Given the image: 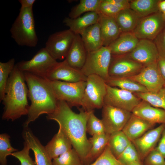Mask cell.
<instances>
[{"instance_id":"cell-34","label":"cell","mask_w":165,"mask_h":165,"mask_svg":"<svg viewBox=\"0 0 165 165\" xmlns=\"http://www.w3.org/2000/svg\"><path fill=\"white\" fill-rule=\"evenodd\" d=\"M15 60L12 58L6 62H0V100L4 98L6 84L15 65Z\"/></svg>"},{"instance_id":"cell-12","label":"cell","mask_w":165,"mask_h":165,"mask_svg":"<svg viewBox=\"0 0 165 165\" xmlns=\"http://www.w3.org/2000/svg\"><path fill=\"white\" fill-rule=\"evenodd\" d=\"M165 25V20L159 12L142 18L133 32L139 39L153 41Z\"/></svg>"},{"instance_id":"cell-20","label":"cell","mask_w":165,"mask_h":165,"mask_svg":"<svg viewBox=\"0 0 165 165\" xmlns=\"http://www.w3.org/2000/svg\"><path fill=\"white\" fill-rule=\"evenodd\" d=\"M132 113L154 124H165V110L154 107L144 101L142 100Z\"/></svg>"},{"instance_id":"cell-8","label":"cell","mask_w":165,"mask_h":165,"mask_svg":"<svg viewBox=\"0 0 165 165\" xmlns=\"http://www.w3.org/2000/svg\"><path fill=\"white\" fill-rule=\"evenodd\" d=\"M57 63L44 47L40 49L31 59L22 61L16 64L23 72H29L46 79Z\"/></svg>"},{"instance_id":"cell-42","label":"cell","mask_w":165,"mask_h":165,"mask_svg":"<svg viewBox=\"0 0 165 165\" xmlns=\"http://www.w3.org/2000/svg\"><path fill=\"white\" fill-rule=\"evenodd\" d=\"M143 165H165V158L155 148L145 158Z\"/></svg>"},{"instance_id":"cell-38","label":"cell","mask_w":165,"mask_h":165,"mask_svg":"<svg viewBox=\"0 0 165 165\" xmlns=\"http://www.w3.org/2000/svg\"><path fill=\"white\" fill-rule=\"evenodd\" d=\"M117 159L123 165H130L135 162H141L138 151L132 142Z\"/></svg>"},{"instance_id":"cell-3","label":"cell","mask_w":165,"mask_h":165,"mask_svg":"<svg viewBox=\"0 0 165 165\" xmlns=\"http://www.w3.org/2000/svg\"><path fill=\"white\" fill-rule=\"evenodd\" d=\"M25 82L24 72L16 64L10 75L2 101L4 106L2 119L13 121L27 115L30 106Z\"/></svg>"},{"instance_id":"cell-37","label":"cell","mask_w":165,"mask_h":165,"mask_svg":"<svg viewBox=\"0 0 165 165\" xmlns=\"http://www.w3.org/2000/svg\"><path fill=\"white\" fill-rule=\"evenodd\" d=\"M86 132L93 136L105 133L104 126L101 119L97 118L91 111L88 117L86 125Z\"/></svg>"},{"instance_id":"cell-40","label":"cell","mask_w":165,"mask_h":165,"mask_svg":"<svg viewBox=\"0 0 165 165\" xmlns=\"http://www.w3.org/2000/svg\"><path fill=\"white\" fill-rule=\"evenodd\" d=\"M30 149L28 145L24 142L22 150L13 152L11 155L17 158L20 162L21 165H36L35 161L30 156Z\"/></svg>"},{"instance_id":"cell-10","label":"cell","mask_w":165,"mask_h":165,"mask_svg":"<svg viewBox=\"0 0 165 165\" xmlns=\"http://www.w3.org/2000/svg\"><path fill=\"white\" fill-rule=\"evenodd\" d=\"M132 113L123 109L104 104L102 108V120L105 133L110 134L122 130Z\"/></svg>"},{"instance_id":"cell-18","label":"cell","mask_w":165,"mask_h":165,"mask_svg":"<svg viewBox=\"0 0 165 165\" xmlns=\"http://www.w3.org/2000/svg\"><path fill=\"white\" fill-rule=\"evenodd\" d=\"M23 137L24 142L34 152L36 165H53L52 160L50 157L45 147L28 127H24Z\"/></svg>"},{"instance_id":"cell-49","label":"cell","mask_w":165,"mask_h":165,"mask_svg":"<svg viewBox=\"0 0 165 165\" xmlns=\"http://www.w3.org/2000/svg\"><path fill=\"white\" fill-rule=\"evenodd\" d=\"M130 165H143L141 161H137L131 163Z\"/></svg>"},{"instance_id":"cell-5","label":"cell","mask_w":165,"mask_h":165,"mask_svg":"<svg viewBox=\"0 0 165 165\" xmlns=\"http://www.w3.org/2000/svg\"><path fill=\"white\" fill-rule=\"evenodd\" d=\"M86 82L82 100V108L88 112L102 108L107 92L105 80L97 75H92L87 77Z\"/></svg>"},{"instance_id":"cell-2","label":"cell","mask_w":165,"mask_h":165,"mask_svg":"<svg viewBox=\"0 0 165 165\" xmlns=\"http://www.w3.org/2000/svg\"><path fill=\"white\" fill-rule=\"evenodd\" d=\"M31 101L24 127L41 115L52 113L57 106V100L48 80L28 72H23Z\"/></svg>"},{"instance_id":"cell-16","label":"cell","mask_w":165,"mask_h":165,"mask_svg":"<svg viewBox=\"0 0 165 165\" xmlns=\"http://www.w3.org/2000/svg\"><path fill=\"white\" fill-rule=\"evenodd\" d=\"M87 79V77L81 70L72 67L64 60L57 62L49 73L46 79L51 81L75 82L86 81Z\"/></svg>"},{"instance_id":"cell-28","label":"cell","mask_w":165,"mask_h":165,"mask_svg":"<svg viewBox=\"0 0 165 165\" xmlns=\"http://www.w3.org/2000/svg\"><path fill=\"white\" fill-rule=\"evenodd\" d=\"M110 134L104 133L92 136L89 139L91 147L84 162V165L94 161L103 152L108 144Z\"/></svg>"},{"instance_id":"cell-22","label":"cell","mask_w":165,"mask_h":165,"mask_svg":"<svg viewBox=\"0 0 165 165\" xmlns=\"http://www.w3.org/2000/svg\"><path fill=\"white\" fill-rule=\"evenodd\" d=\"M139 41L133 32L122 33L108 47L110 50L112 56H124L134 49Z\"/></svg>"},{"instance_id":"cell-24","label":"cell","mask_w":165,"mask_h":165,"mask_svg":"<svg viewBox=\"0 0 165 165\" xmlns=\"http://www.w3.org/2000/svg\"><path fill=\"white\" fill-rule=\"evenodd\" d=\"M98 22L103 41V46L108 47L122 33L115 18L99 14Z\"/></svg>"},{"instance_id":"cell-36","label":"cell","mask_w":165,"mask_h":165,"mask_svg":"<svg viewBox=\"0 0 165 165\" xmlns=\"http://www.w3.org/2000/svg\"><path fill=\"white\" fill-rule=\"evenodd\" d=\"M10 136L7 134L0 135V165H7V157L18 150L11 145Z\"/></svg>"},{"instance_id":"cell-29","label":"cell","mask_w":165,"mask_h":165,"mask_svg":"<svg viewBox=\"0 0 165 165\" xmlns=\"http://www.w3.org/2000/svg\"><path fill=\"white\" fill-rule=\"evenodd\" d=\"M105 81L110 86L118 87L134 94L148 92L144 86L129 78H109Z\"/></svg>"},{"instance_id":"cell-19","label":"cell","mask_w":165,"mask_h":165,"mask_svg":"<svg viewBox=\"0 0 165 165\" xmlns=\"http://www.w3.org/2000/svg\"><path fill=\"white\" fill-rule=\"evenodd\" d=\"M59 126L58 132L45 146L50 158L53 160L73 148L69 139Z\"/></svg>"},{"instance_id":"cell-47","label":"cell","mask_w":165,"mask_h":165,"mask_svg":"<svg viewBox=\"0 0 165 165\" xmlns=\"http://www.w3.org/2000/svg\"><path fill=\"white\" fill-rule=\"evenodd\" d=\"M35 0H19L21 7L20 9L33 8Z\"/></svg>"},{"instance_id":"cell-4","label":"cell","mask_w":165,"mask_h":165,"mask_svg":"<svg viewBox=\"0 0 165 165\" xmlns=\"http://www.w3.org/2000/svg\"><path fill=\"white\" fill-rule=\"evenodd\" d=\"M10 31L12 38L19 46L35 47L37 45L38 38L33 8L20 9Z\"/></svg>"},{"instance_id":"cell-27","label":"cell","mask_w":165,"mask_h":165,"mask_svg":"<svg viewBox=\"0 0 165 165\" xmlns=\"http://www.w3.org/2000/svg\"><path fill=\"white\" fill-rule=\"evenodd\" d=\"M142 18L130 8L121 10L115 19L122 33L133 32Z\"/></svg>"},{"instance_id":"cell-11","label":"cell","mask_w":165,"mask_h":165,"mask_svg":"<svg viewBox=\"0 0 165 165\" xmlns=\"http://www.w3.org/2000/svg\"><path fill=\"white\" fill-rule=\"evenodd\" d=\"M141 100L133 93L107 84V92L104 98V104L132 112Z\"/></svg>"},{"instance_id":"cell-35","label":"cell","mask_w":165,"mask_h":165,"mask_svg":"<svg viewBox=\"0 0 165 165\" xmlns=\"http://www.w3.org/2000/svg\"><path fill=\"white\" fill-rule=\"evenodd\" d=\"M53 165H84L79 154L73 148L52 160Z\"/></svg>"},{"instance_id":"cell-9","label":"cell","mask_w":165,"mask_h":165,"mask_svg":"<svg viewBox=\"0 0 165 165\" xmlns=\"http://www.w3.org/2000/svg\"><path fill=\"white\" fill-rule=\"evenodd\" d=\"M75 34L70 29L51 35L46 42L45 48L55 60L65 59Z\"/></svg>"},{"instance_id":"cell-13","label":"cell","mask_w":165,"mask_h":165,"mask_svg":"<svg viewBox=\"0 0 165 165\" xmlns=\"http://www.w3.org/2000/svg\"><path fill=\"white\" fill-rule=\"evenodd\" d=\"M128 78L140 83L150 93L156 92L165 86L157 61L144 66L137 75Z\"/></svg>"},{"instance_id":"cell-48","label":"cell","mask_w":165,"mask_h":165,"mask_svg":"<svg viewBox=\"0 0 165 165\" xmlns=\"http://www.w3.org/2000/svg\"><path fill=\"white\" fill-rule=\"evenodd\" d=\"M158 6L159 11L162 13H165V0L159 1Z\"/></svg>"},{"instance_id":"cell-17","label":"cell","mask_w":165,"mask_h":165,"mask_svg":"<svg viewBox=\"0 0 165 165\" xmlns=\"http://www.w3.org/2000/svg\"><path fill=\"white\" fill-rule=\"evenodd\" d=\"M165 128V124L148 130L139 138L132 142L136 148L141 161L144 160L147 155L155 148Z\"/></svg>"},{"instance_id":"cell-14","label":"cell","mask_w":165,"mask_h":165,"mask_svg":"<svg viewBox=\"0 0 165 165\" xmlns=\"http://www.w3.org/2000/svg\"><path fill=\"white\" fill-rule=\"evenodd\" d=\"M144 66L126 55L112 56L108 69L109 78L130 77L138 74Z\"/></svg>"},{"instance_id":"cell-33","label":"cell","mask_w":165,"mask_h":165,"mask_svg":"<svg viewBox=\"0 0 165 165\" xmlns=\"http://www.w3.org/2000/svg\"><path fill=\"white\" fill-rule=\"evenodd\" d=\"M134 94L152 106L165 110V86L155 93H137Z\"/></svg>"},{"instance_id":"cell-30","label":"cell","mask_w":165,"mask_h":165,"mask_svg":"<svg viewBox=\"0 0 165 165\" xmlns=\"http://www.w3.org/2000/svg\"><path fill=\"white\" fill-rule=\"evenodd\" d=\"M131 142L121 130L110 134L108 145L112 154L118 159Z\"/></svg>"},{"instance_id":"cell-15","label":"cell","mask_w":165,"mask_h":165,"mask_svg":"<svg viewBox=\"0 0 165 165\" xmlns=\"http://www.w3.org/2000/svg\"><path fill=\"white\" fill-rule=\"evenodd\" d=\"M126 56L145 66L156 62L159 57L153 41L139 39L134 49Z\"/></svg>"},{"instance_id":"cell-21","label":"cell","mask_w":165,"mask_h":165,"mask_svg":"<svg viewBox=\"0 0 165 165\" xmlns=\"http://www.w3.org/2000/svg\"><path fill=\"white\" fill-rule=\"evenodd\" d=\"M87 52L80 35L75 36L65 60L72 67L81 70L86 58Z\"/></svg>"},{"instance_id":"cell-39","label":"cell","mask_w":165,"mask_h":165,"mask_svg":"<svg viewBox=\"0 0 165 165\" xmlns=\"http://www.w3.org/2000/svg\"><path fill=\"white\" fill-rule=\"evenodd\" d=\"M85 165H123L111 152L107 145L102 154L93 162Z\"/></svg>"},{"instance_id":"cell-50","label":"cell","mask_w":165,"mask_h":165,"mask_svg":"<svg viewBox=\"0 0 165 165\" xmlns=\"http://www.w3.org/2000/svg\"><path fill=\"white\" fill-rule=\"evenodd\" d=\"M163 16L164 18V19L165 20V13H162Z\"/></svg>"},{"instance_id":"cell-44","label":"cell","mask_w":165,"mask_h":165,"mask_svg":"<svg viewBox=\"0 0 165 165\" xmlns=\"http://www.w3.org/2000/svg\"><path fill=\"white\" fill-rule=\"evenodd\" d=\"M120 10L130 8V2L129 0H107Z\"/></svg>"},{"instance_id":"cell-1","label":"cell","mask_w":165,"mask_h":165,"mask_svg":"<svg viewBox=\"0 0 165 165\" xmlns=\"http://www.w3.org/2000/svg\"><path fill=\"white\" fill-rule=\"evenodd\" d=\"M79 109V112L76 113L66 101L57 100L55 110L46 117L48 120L55 121L61 127L84 164L91 147L86 136V125L91 111H87L82 108Z\"/></svg>"},{"instance_id":"cell-31","label":"cell","mask_w":165,"mask_h":165,"mask_svg":"<svg viewBox=\"0 0 165 165\" xmlns=\"http://www.w3.org/2000/svg\"><path fill=\"white\" fill-rule=\"evenodd\" d=\"M160 0H130V8L143 18L159 11Z\"/></svg>"},{"instance_id":"cell-43","label":"cell","mask_w":165,"mask_h":165,"mask_svg":"<svg viewBox=\"0 0 165 165\" xmlns=\"http://www.w3.org/2000/svg\"><path fill=\"white\" fill-rule=\"evenodd\" d=\"M159 57H165V27L153 40Z\"/></svg>"},{"instance_id":"cell-6","label":"cell","mask_w":165,"mask_h":165,"mask_svg":"<svg viewBox=\"0 0 165 165\" xmlns=\"http://www.w3.org/2000/svg\"><path fill=\"white\" fill-rule=\"evenodd\" d=\"M111 57L108 47L103 46L97 50L87 52L85 63L81 70L87 77L95 75L106 81L109 78L108 69Z\"/></svg>"},{"instance_id":"cell-23","label":"cell","mask_w":165,"mask_h":165,"mask_svg":"<svg viewBox=\"0 0 165 165\" xmlns=\"http://www.w3.org/2000/svg\"><path fill=\"white\" fill-rule=\"evenodd\" d=\"M155 125L132 113L122 131L132 142L141 136Z\"/></svg>"},{"instance_id":"cell-26","label":"cell","mask_w":165,"mask_h":165,"mask_svg":"<svg viewBox=\"0 0 165 165\" xmlns=\"http://www.w3.org/2000/svg\"><path fill=\"white\" fill-rule=\"evenodd\" d=\"M80 35L87 52L97 50L103 46L98 21L86 28Z\"/></svg>"},{"instance_id":"cell-45","label":"cell","mask_w":165,"mask_h":165,"mask_svg":"<svg viewBox=\"0 0 165 165\" xmlns=\"http://www.w3.org/2000/svg\"><path fill=\"white\" fill-rule=\"evenodd\" d=\"M161 137L156 148L165 158V128L161 134Z\"/></svg>"},{"instance_id":"cell-46","label":"cell","mask_w":165,"mask_h":165,"mask_svg":"<svg viewBox=\"0 0 165 165\" xmlns=\"http://www.w3.org/2000/svg\"><path fill=\"white\" fill-rule=\"evenodd\" d=\"M157 62L160 74L165 81V57H159Z\"/></svg>"},{"instance_id":"cell-41","label":"cell","mask_w":165,"mask_h":165,"mask_svg":"<svg viewBox=\"0 0 165 165\" xmlns=\"http://www.w3.org/2000/svg\"><path fill=\"white\" fill-rule=\"evenodd\" d=\"M120 10L107 0H101L98 13L104 16L115 18Z\"/></svg>"},{"instance_id":"cell-25","label":"cell","mask_w":165,"mask_h":165,"mask_svg":"<svg viewBox=\"0 0 165 165\" xmlns=\"http://www.w3.org/2000/svg\"><path fill=\"white\" fill-rule=\"evenodd\" d=\"M99 15L97 12L87 13L74 19L65 17L63 22L75 34L80 35L86 28L97 23Z\"/></svg>"},{"instance_id":"cell-7","label":"cell","mask_w":165,"mask_h":165,"mask_svg":"<svg viewBox=\"0 0 165 165\" xmlns=\"http://www.w3.org/2000/svg\"><path fill=\"white\" fill-rule=\"evenodd\" d=\"M47 80L57 100L66 101L71 108L81 106L86 81L71 82Z\"/></svg>"},{"instance_id":"cell-32","label":"cell","mask_w":165,"mask_h":165,"mask_svg":"<svg viewBox=\"0 0 165 165\" xmlns=\"http://www.w3.org/2000/svg\"><path fill=\"white\" fill-rule=\"evenodd\" d=\"M101 0H80L79 2L71 9L68 17L74 19L87 13L98 12Z\"/></svg>"}]
</instances>
